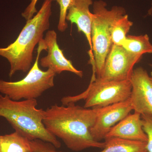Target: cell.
<instances>
[{
  "label": "cell",
  "mask_w": 152,
  "mask_h": 152,
  "mask_svg": "<svg viewBox=\"0 0 152 152\" xmlns=\"http://www.w3.org/2000/svg\"><path fill=\"white\" fill-rule=\"evenodd\" d=\"M132 110L130 98L124 102L99 108L94 124L90 130L93 138L97 142L104 140L111 129Z\"/></svg>",
  "instance_id": "9c48e42d"
},
{
  "label": "cell",
  "mask_w": 152,
  "mask_h": 152,
  "mask_svg": "<svg viewBox=\"0 0 152 152\" xmlns=\"http://www.w3.org/2000/svg\"><path fill=\"white\" fill-rule=\"evenodd\" d=\"M143 129L148 137L147 149L148 152H152V115H141Z\"/></svg>",
  "instance_id": "ac0fdd59"
},
{
  "label": "cell",
  "mask_w": 152,
  "mask_h": 152,
  "mask_svg": "<svg viewBox=\"0 0 152 152\" xmlns=\"http://www.w3.org/2000/svg\"><path fill=\"white\" fill-rule=\"evenodd\" d=\"M30 140L15 131L0 135V152H31Z\"/></svg>",
  "instance_id": "5bb4252c"
},
{
  "label": "cell",
  "mask_w": 152,
  "mask_h": 152,
  "mask_svg": "<svg viewBox=\"0 0 152 152\" xmlns=\"http://www.w3.org/2000/svg\"><path fill=\"white\" fill-rule=\"evenodd\" d=\"M152 7H151V9L149 10V11L148 12V14H150V15H151V14H152Z\"/></svg>",
  "instance_id": "44dd1931"
},
{
  "label": "cell",
  "mask_w": 152,
  "mask_h": 152,
  "mask_svg": "<svg viewBox=\"0 0 152 152\" xmlns=\"http://www.w3.org/2000/svg\"><path fill=\"white\" fill-rule=\"evenodd\" d=\"M133 22L129 20L126 14L114 22L112 27L111 38L113 44L122 46L129 31Z\"/></svg>",
  "instance_id": "2e32d148"
},
{
  "label": "cell",
  "mask_w": 152,
  "mask_h": 152,
  "mask_svg": "<svg viewBox=\"0 0 152 152\" xmlns=\"http://www.w3.org/2000/svg\"><path fill=\"white\" fill-rule=\"evenodd\" d=\"M92 0H74L67 12L66 20L71 23L75 24L79 32L83 33L93 53L91 40L92 13L90 6L93 4Z\"/></svg>",
  "instance_id": "7c38bea8"
},
{
  "label": "cell",
  "mask_w": 152,
  "mask_h": 152,
  "mask_svg": "<svg viewBox=\"0 0 152 152\" xmlns=\"http://www.w3.org/2000/svg\"><path fill=\"white\" fill-rule=\"evenodd\" d=\"M43 39L48 54L46 56L41 59V66L52 70L56 75L63 72H69L83 77V71L76 69L72 61L66 58L63 51L60 48L57 42V34L54 30L48 31Z\"/></svg>",
  "instance_id": "30bf717a"
},
{
  "label": "cell",
  "mask_w": 152,
  "mask_h": 152,
  "mask_svg": "<svg viewBox=\"0 0 152 152\" xmlns=\"http://www.w3.org/2000/svg\"><path fill=\"white\" fill-rule=\"evenodd\" d=\"M99 108H86L75 103L67 105L55 104L44 111L43 124L68 148L80 151L90 148L102 149L105 142L95 140L91 129L94 124Z\"/></svg>",
  "instance_id": "6da1fadb"
},
{
  "label": "cell",
  "mask_w": 152,
  "mask_h": 152,
  "mask_svg": "<svg viewBox=\"0 0 152 152\" xmlns=\"http://www.w3.org/2000/svg\"><path fill=\"white\" fill-rule=\"evenodd\" d=\"M150 78H151V80L152 82V72H151V75H150Z\"/></svg>",
  "instance_id": "7402d4cb"
},
{
  "label": "cell",
  "mask_w": 152,
  "mask_h": 152,
  "mask_svg": "<svg viewBox=\"0 0 152 152\" xmlns=\"http://www.w3.org/2000/svg\"><path fill=\"white\" fill-rule=\"evenodd\" d=\"M37 105L36 99L14 101L1 94L0 117L5 119L15 132L29 140H41L59 148L61 144L45 126V110L37 108Z\"/></svg>",
  "instance_id": "3957f363"
},
{
  "label": "cell",
  "mask_w": 152,
  "mask_h": 152,
  "mask_svg": "<svg viewBox=\"0 0 152 152\" xmlns=\"http://www.w3.org/2000/svg\"><path fill=\"white\" fill-rule=\"evenodd\" d=\"M117 138L143 142H148V137L143 129L141 115L130 113L111 129L104 139Z\"/></svg>",
  "instance_id": "8fae6325"
},
{
  "label": "cell",
  "mask_w": 152,
  "mask_h": 152,
  "mask_svg": "<svg viewBox=\"0 0 152 152\" xmlns=\"http://www.w3.org/2000/svg\"><path fill=\"white\" fill-rule=\"evenodd\" d=\"M130 99L133 110L141 115H152V82L147 70L142 67L134 69L130 80Z\"/></svg>",
  "instance_id": "ba28073f"
},
{
  "label": "cell",
  "mask_w": 152,
  "mask_h": 152,
  "mask_svg": "<svg viewBox=\"0 0 152 152\" xmlns=\"http://www.w3.org/2000/svg\"><path fill=\"white\" fill-rule=\"evenodd\" d=\"M39 42L37 56L34 65L27 75L20 80L9 82L0 80V93L14 101L31 99L39 97L47 90L54 86L56 74L50 69L44 71L39 67L41 52L47 50L44 39Z\"/></svg>",
  "instance_id": "5b68a950"
},
{
  "label": "cell",
  "mask_w": 152,
  "mask_h": 152,
  "mask_svg": "<svg viewBox=\"0 0 152 152\" xmlns=\"http://www.w3.org/2000/svg\"><path fill=\"white\" fill-rule=\"evenodd\" d=\"M31 1L29 5L22 14V16L25 18L27 21L32 18L34 14L37 12L36 7L38 0H31Z\"/></svg>",
  "instance_id": "ffe728a7"
},
{
  "label": "cell",
  "mask_w": 152,
  "mask_h": 152,
  "mask_svg": "<svg viewBox=\"0 0 152 152\" xmlns=\"http://www.w3.org/2000/svg\"><path fill=\"white\" fill-rule=\"evenodd\" d=\"M149 65L152 68V64H150Z\"/></svg>",
  "instance_id": "603a6c76"
},
{
  "label": "cell",
  "mask_w": 152,
  "mask_h": 152,
  "mask_svg": "<svg viewBox=\"0 0 152 152\" xmlns=\"http://www.w3.org/2000/svg\"><path fill=\"white\" fill-rule=\"evenodd\" d=\"M132 84L130 80L106 81L98 80L93 75L87 89L81 94L68 96L61 100L63 105L85 100V108H101L124 102L130 97Z\"/></svg>",
  "instance_id": "8992f818"
},
{
  "label": "cell",
  "mask_w": 152,
  "mask_h": 152,
  "mask_svg": "<svg viewBox=\"0 0 152 152\" xmlns=\"http://www.w3.org/2000/svg\"><path fill=\"white\" fill-rule=\"evenodd\" d=\"M141 58L131 53L122 46L113 44L100 77L96 79L106 81L130 80L134 66Z\"/></svg>",
  "instance_id": "52a82bcc"
},
{
  "label": "cell",
  "mask_w": 152,
  "mask_h": 152,
  "mask_svg": "<svg viewBox=\"0 0 152 152\" xmlns=\"http://www.w3.org/2000/svg\"><path fill=\"white\" fill-rule=\"evenodd\" d=\"M52 1H56L60 7V15L58 24V29L60 31H65L68 28L66 22V17L68 9L74 0H51Z\"/></svg>",
  "instance_id": "e0dca14e"
},
{
  "label": "cell",
  "mask_w": 152,
  "mask_h": 152,
  "mask_svg": "<svg viewBox=\"0 0 152 152\" xmlns=\"http://www.w3.org/2000/svg\"><path fill=\"white\" fill-rule=\"evenodd\" d=\"M105 146L99 152H148L147 142L117 138L104 139Z\"/></svg>",
  "instance_id": "4fadbf2b"
},
{
  "label": "cell",
  "mask_w": 152,
  "mask_h": 152,
  "mask_svg": "<svg viewBox=\"0 0 152 152\" xmlns=\"http://www.w3.org/2000/svg\"><path fill=\"white\" fill-rule=\"evenodd\" d=\"M122 46L132 54L142 57L147 53H152V44L148 34L129 35Z\"/></svg>",
  "instance_id": "9a60e30c"
},
{
  "label": "cell",
  "mask_w": 152,
  "mask_h": 152,
  "mask_svg": "<svg viewBox=\"0 0 152 152\" xmlns=\"http://www.w3.org/2000/svg\"><path fill=\"white\" fill-rule=\"evenodd\" d=\"M107 3L102 0L96 1L93 4L92 13L91 40L93 58H90L96 78L100 77L107 56L113 43L112 27L114 22L126 15L125 9L114 6L110 10L107 9Z\"/></svg>",
  "instance_id": "277c9868"
},
{
  "label": "cell",
  "mask_w": 152,
  "mask_h": 152,
  "mask_svg": "<svg viewBox=\"0 0 152 152\" xmlns=\"http://www.w3.org/2000/svg\"><path fill=\"white\" fill-rule=\"evenodd\" d=\"M52 2L45 0L35 15L27 21L16 40L6 48H0V56L7 59L10 65V77L18 71L26 73L31 68L35 47L50 28Z\"/></svg>",
  "instance_id": "7a4b0ae2"
},
{
  "label": "cell",
  "mask_w": 152,
  "mask_h": 152,
  "mask_svg": "<svg viewBox=\"0 0 152 152\" xmlns=\"http://www.w3.org/2000/svg\"><path fill=\"white\" fill-rule=\"evenodd\" d=\"M31 151V152H63L57 151L52 144L40 140L30 141Z\"/></svg>",
  "instance_id": "d6986e66"
}]
</instances>
